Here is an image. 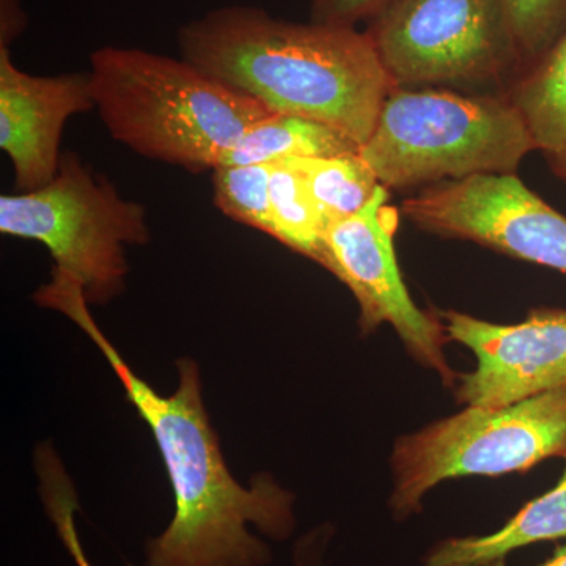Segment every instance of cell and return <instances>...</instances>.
I'll list each match as a JSON object with an SVG mask.
<instances>
[{"label":"cell","mask_w":566,"mask_h":566,"mask_svg":"<svg viewBox=\"0 0 566 566\" xmlns=\"http://www.w3.org/2000/svg\"><path fill=\"white\" fill-rule=\"evenodd\" d=\"M283 161L303 175L312 199L326 219L327 229L333 222L357 214L381 186L360 151Z\"/></svg>","instance_id":"9a60e30c"},{"label":"cell","mask_w":566,"mask_h":566,"mask_svg":"<svg viewBox=\"0 0 566 566\" xmlns=\"http://www.w3.org/2000/svg\"><path fill=\"white\" fill-rule=\"evenodd\" d=\"M65 545L69 546L70 553L73 554L77 566H91L88 565V562L85 560L84 553H82L80 536H77V534L66 536Z\"/></svg>","instance_id":"44dd1931"},{"label":"cell","mask_w":566,"mask_h":566,"mask_svg":"<svg viewBox=\"0 0 566 566\" xmlns=\"http://www.w3.org/2000/svg\"><path fill=\"white\" fill-rule=\"evenodd\" d=\"M365 32L397 88L497 81L521 65L502 0H389Z\"/></svg>","instance_id":"52a82bcc"},{"label":"cell","mask_w":566,"mask_h":566,"mask_svg":"<svg viewBox=\"0 0 566 566\" xmlns=\"http://www.w3.org/2000/svg\"><path fill=\"white\" fill-rule=\"evenodd\" d=\"M274 164L212 169L214 203L229 218L273 237L270 180Z\"/></svg>","instance_id":"e0dca14e"},{"label":"cell","mask_w":566,"mask_h":566,"mask_svg":"<svg viewBox=\"0 0 566 566\" xmlns=\"http://www.w3.org/2000/svg\"><path fill=\"white\" fill-rule=\"evenodd\" d=\"M565 453L566 387L505 408L468 406L395 441L389 509L405 521L447 480L523 474Z\"/></svg>","instance_id":"5b68a950"},{"label":"cell","mask_w":566,"mask_h":566,"mask_svg":"<svg viewBox=\"0 0 566 566\" xmlns=\"http://www.w3.org/2000/svg\"><path fill=\"white\" fill-rule=\"evenodd\" d=\"M490 566H505V564L504 560H499ZM538 566H566V545L558 546L554 556L551 557L549 560L545 562V564Z\"/></svg>","instance_id":"7402d4cb"},{"label":"cell","mask_w":566,"mask_h":566,"mask_svg":"<svg viewBox=\"0 0 566 566\" xmlns=\"http://www.w3.org/2000/svg\"><path fill=\"white\" fill-rule=\"evenodd\" d=\"M534 150L526 120L510 99L394 88L360 155L379 185L405 189L515 174Z\"/></svg>","instance_id":"277c9868"},{"label":"cell","mask_w":566,"mask_h":566,"mask_svg":"<svg viewBox=\"0 0 566 566\" xmlns=\"http://www.w3.org/2000/svg\"><path fill=\"white\" fill-rule=\"evenodd\" d=\"M28 20L21 0H0V48H10L11 41L21 35Z\"/></svg>","instance_id":"ffe728a7"},{"label":"cell","mask_w":566,"mask_h":566,"mask_svg":"<svg viewBox=\"0 0 566 566\" xmlns=\"http://www.w3.org/2000/svg\"><path fill=\"white\" fill-rule=\"evenodd\" d=\"M565 469L553 490L524 505L504 527L488 535L457 536L431 547L423 566H490L520 547L566 538Z\"/></svg>","instance_id":"7c38bea8"},{"label":"cell","mask_w":566,"mask_h":566,"mask_svg":"<svg viewBox=\"0 0 566 566\" xmlns=\"http://www.w3.org/2000/svg\"><path fill=\"white\" fill-rule=\"evenodd\" d=\"M356 151H360V145L338 129L311 118L274 112L252 125L232 150L223 156L219 166L275 164L290 158H316Z\"/></svg>","instance_id":"5bb4252c"},{"label":"cell","mask_w":566,"mask_h":566,"mask_svg":"<svg viewBox=\"0 0 566 566\" xmlns=\"http://www.w3.org/2000/svg\"><path fill=\"white\" fill-rule=\"evenodd\" d=\"M401 211L427 232L474 241L566 275V216L515 174L436 182L405 200Z\"/></svg>","instance_id":"9c48e42d"},{"label":"cell","mask_w":566,"mask_h":566,"mask_svg":"<svg viewBox=\"0 0 566 566\" xmlns=\"http://www.w3.org/2000/svg\"><path fill=\"white\" fill-rule=\"evenodd\" d=\"M521 65L546 57L566 33V0H502Z\"/></svg>","instance_id":"ac0fdd59"},{"label":"cell","mask_w":566,"mask_h":566,"mask_svg":"<svg viewBox=\"0 0 566 566\" xmlns=\"http://www.w3.org/2000/svg\"><path fill=\"white\" fill-rule=\"evenodd\" d=\"M92 95L115 140L145 158L216 169L244 133L274 114L192 63L106 46L91 57Z\"/></svg>","instance_id":"3957f363"},{"label":"cell","mask_w":566,"mask_h":566,"mask_svg":"<svg viewBox=\"0 0 566 566\" xmlns=\"http://www.w3.org/2000/svg\"><path fill=\"white\" fill-rule=\"evenodd\" d=\"M185 61L277 114L324 123L363 147L395 87L367 32L222 7L182 25Z\"/></svg>","instance_id":"7a4b0ae2"},{"label":"cell","mask_w":566,"mask_h":566,"mask_svg":"<svg viewBox=\"0 0 566 566\" xmlns=\"http://www.w3.org/2000/svg\"><path fill=\"white\" fill-rule=\"evenodd\" d=\"M400 212L389 205L385 186L352 218L333 222L326 232V270L352 290L359 305L364 335L390 324L406 352L434 371L442 385L455 387L444 346L449 340L438 315L417 307L401 277L395 256L394 237Z\"/></svg>","instance_id":"ba28073f"},{"label":"cell","mask_w":566,"mask_h":566,"mask_svg":"<svg viewBox=\"0 0 566 566\" xmlns=\"http://www.w3.org/2000/svg\"><path fill=\"white\" fill-rule=\"evenodd\" d=\"M0 232L46 245L88 304L109 303L123 292L126 248L150 241L145 208L123 199L73 153L62 155L50 185L0 197Z\"/></svg>","instance_id":"8992f818"},{"label":"cell","mask_w":566,"mask_h":566,"mask_svg":"<svg viewBox=\"0 0 566 566\" xmlns=\"http://www.w3.org/2000/svg\"><path fill=\"white\" fill-rule=\"evenodd\" d=\"M35 303L62 312L92 338L155 436L172 485L175 515L169 527L148 542L145 566L270 564V549L248 526L286 538L294 527L292 494L270 476L244 488L230 474L205 411L197 364L180 360L177 390L158 394L134 374L96 326L84 290L71 275L52 271L51 282L35 293Z\"/></svg>","instance_id":"6da1fadb"},{"label":"cell","mask_w":566,"mask_h":566,"mask_svg":"<svg viewBox=\"0 0 566 566\" xmlns=\"http://www.w3.org/2000/svg\"><path fill=\"white\" fill-rule=\"evenodd\" d=\"M389 0H312L311 21L352 25L368 21Z\"/></svg>","instance_id":"d6986e66"},{"label":"cell","mask_w":566,"mask_h":566,"mask_svg":"<svg viewBox=\"0 0 566 566\" xmlns=\"http://www.w3.org/2000/svg\"><path fill=\"white\" fill-rule=\"evenodd\" d=\"M449 340L474 353L458 376L457 400L505 408L566 387V308H535L524 322L495 324L457 311L438 312Z\"/></svg>","instance_id":"30bf717a"},{"label":"cell","mask_w":566,"mask_h":566,"mask_svg":"<svg viewBox=\"0 0 566 566\" xmlns=\"http://www.w3.org/2000/svg\"><path fill=\"white\" fill-rule=\"evenodd\" d=\"M510 102L526 120L536 150L566 185V33L521 77Z\"/></svg>","instance_id":"4fadbf2b"},{"label":"cell","mask_w":566,"mask_h":566,"mask_svg":"<svg viewBox=\"0 0 566 566\" xmlns=\"http://www.w3.org/2000/svg\"><path fill=\"white\" fill-rule=\"evenodd\" d=\"M93 107L91 71L35 76L14 66L10 48H0V147L13 163L21 192L54 180L63 126Z\"/></svg>","instance_id":"8fae6325"},{"label":"cell","mask_w":566,"mask_h":566,"mask_svg":"<svg viewBox=\"0 0 566 566\" xmlns=\"http://www.w3.org/2000/svg\"><path fill=\"white\" fill-rule=\"evenodd\" d=\"M270 200L273 238L326 268V219L312 199L303 175L286 161L273 166Z\"/></svg>","instance_id":"2e32d148"}]
</instances>
